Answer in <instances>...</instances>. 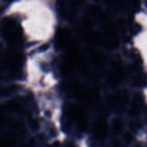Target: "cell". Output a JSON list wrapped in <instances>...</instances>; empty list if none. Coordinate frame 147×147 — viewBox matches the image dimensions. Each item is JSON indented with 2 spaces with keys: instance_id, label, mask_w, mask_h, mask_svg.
<instances>
[{
  "instance_id": "cell-1",
  "label": "cell",
  "mask_w": 147,
  "mask_h": 147,
  "mask_svg": "<svg viewBox=\"0 0 147 147\" xmlns=\"http://www.w3.org/2000/svg\"><path fill=\"white\" fill-rule=\"evenodd\" d=\"M107 124L103 120H98L93 126V133L98 137H102L107 133Z\"/></svg>"
}]
</instances>
